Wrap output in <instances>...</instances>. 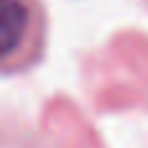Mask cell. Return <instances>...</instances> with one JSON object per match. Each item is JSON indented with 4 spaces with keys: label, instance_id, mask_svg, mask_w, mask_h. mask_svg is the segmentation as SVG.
Instances as JSON below:
<instances>
[{
    "label": "cell",
    "instance_id": "obj_1",
    "mask_svg": "<svg viewBox=\"0 0 148 148\" xmlns=\"http://www.w3.org/2000/svg\"><path fill=\"white\" fill-rule=\"evenodd\" d=\"M42 42V8L36 0H0V65H16Z\"/></svg>",
    "mask_w": 148,
    "mask_h": 148
}]
</instances>
